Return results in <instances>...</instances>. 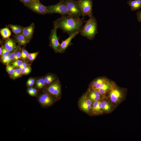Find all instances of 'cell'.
<instances>
[{
	"instance_id": "1",
	"label": "cell",
	"mask_w": 141,
	"mask_h": 141,
	"mask_svg": "<svg viewBox=\"0 0 141 141\" xmlns=\"http://www.w3.org/2000/svg\"><path fill=\"white\" fill-rule=\"evenodd\" d=\"M86 21L83 19L69 15L62 16L54 21V27L60 28L69 36L76 33H80L83 24Z\"/></svg>"
},
{
	"instance_id": "2",
	"label": "cell",
	"mask_w": 141,
	"mask_h": 141,
	"mask_svg": "<svg viewBox=\"0 0 141 141\" xmlns=\"http://www.w3.org/2000/svg\"><path fill=\"white\" fill-rule=\"evenodd\" d=\"M80 33L82 36L90 40L94 38L98 33V26L97 20L93 16L89 17Z\"/></svg>"
},
{
	"instance_id": "3",
	"label": "cell",
	"mask_w": 141,
	"mask_h": 141,
	"mask_svg": "<svg viewBox=\"0 0 141 141\" xmlns=\"http://www.w3.org/2000/svg\"><path fill=\"white\" fill-rule=\"evenodd\" d=\"M62 0L67 7L68 15L77 18H80L82 16L81 11L76 1Z\"/></svg>"
},
{
	"instance_id": "4",
	"label": "cell",
	"mask_w": 141,
	"mask_h": 141,
	"mask_svg": "<svg viewBox=\"0 0 141 141\" xmlns=\"http://www.w3.org/2000/svg\"><path fill=\"white\" fill-rule=\"evenodd\" d=\"M25 5L38 14L42 15L49 14L46 6L43 4L39 0H33Z\"/></svg>"
},
{
	"instance_id": "5",
	"label": "cell",
	"mask_w": 141,
	"mask_h": 141,
	"mask_svg": "<svg viewBox=\"0 0 141 141\" xmlns=\"http://www.w3.org/2000/svg\"><path fill=\"white\" fill-rule=\"evenodd\" d=\"M49 14H59L62 16L68 15L67 7L62 0L57 4L46 6Z\"/></svg>"
},
{
	"instance_id": "6",
	"label": "cell",
	"mask_w": 141,
	"mask_h": 141,
	"mask_svg": "<svg viewBox=\"0 0 141 141\" xmlns=\"http://www.w3.org/2000/svg\"><path fill=\"white\" fill-rule=\"evenodd\" d=\"M82 13V16H88L90 17L93 15V2L92 0L76 1Z\"/></svg>"
},
{
	"instance_id": "7",
	"label": "cell",
	"mask_w": 141,
	"mask_h": 141,
	"mask_svg": "<svg viewBox=\"0 0 141 141\" xmlns=\"http://www.w3.org/2000/svg\"><path fill=\"white\" fill-rule=\"evenodd\" d=\"M57 28L54 27L51 30L49 37L50 45L56 52H59L60 44L57 34Z\"/></svg>"
},
{
	"instance_id": "8",
	"label": "cell",
	"mask_w": 141,
	"mask_h": 141,
	"mask_svg": "<svg viewBox=\"0 0 141 141\" xmlns=\"http://www.w3.org/2000/svg\"><path fill=\"white\" fill-rule=\"evenodd\" d=\"M47 91L56 97H58L61 93V87L59 81L57 80L51 83L47 88Z\"/></svg>"
},
{
	"instance_id": "9",
	"label": "cell",
	"mask_w": 141,
	"mask_h": 141,
	"mask_svg": "<svg viewBox=\"0 0 141 141\" xmlns=\"http://www.w3.org/2000/svg\"><path fill=\"white\" fill-rule=\"evenodd\" d=\"M38 100L40 104L43 107L48 106L52 105L54 102L53 97L47 93H42L38 97Z\"/></svg>"
},
{
	"instance_id": "10",
	"label": "cell",
	"mask_w": 141,
	"mask_h": 141,
	"mask_svg": "<svg viewBox=\"0 0 141 141\" xmlns=\"http://www.w3.org/2000/svg\"><path fill=\"white\" fill-rule=\"evenodd\" d=\"M79 32H76L69 36V37L62 41L60 44L58 52L62 53L64 52L67 47L72 44L71 43L72 39Z\"/></svg>"
},
{
	"instance_id": "11",
	"label": "cell",
	"mask_w": 141,
	"mask_h": 141,
	"mask_svg": "<svg viewBox=\"0 0 141 141\" xmlns=\"http://www.w3.org/2000/svg\"><path fill=\"white\" fill-rule=\"evenodd\" d=\"M79 102L80 107L83 110L87 111L91 109L92 102L85 95L81 98Z\"/></svg>"
},
{
	"instance_id": "12",
	"label": "cell",
	"mask_w": 141,
	"mask_h": 141,
	"mask_svg": "<svg viewBox=\"0 0 141 141\" xmlns=\"http://www.w3.org/2000/svg\"><path fill=\"white\" fill-rule=\"evenodd\" d=\"M109 96L111 101L116 102L120 98L122 95V92L116 87H113L111 89Z\"/></svg>"
},
{
	"instance_id": "13",
	"label": "cell",
	"mask_w": 141,
	"mask_h": 141,
	"mask_svg": "<svg viewBox=\"0 0 141 141\" xmlns=\"http://www.w3.org/2000/svg\"><path fill=\"white\" fill-rule=\"evenodd\" d=\"M34 28V24L32 23L29 26L25 27L23 30L22 34L29 42L32 37Z\"/></svg>"
},
{
	"instance_id": "14",
	"label": "cell",
	"mask_w": 141,
	"mask_h": 141,
	"mask_svg": "<svg viewBox=\"0 0 141 141\" xmlns=\"http://www.w3.org/2000/svg\"><path fill=\"white\" fill-rule=\"evenodd\" d=\"M108 80V79L105 77L97 78L92 81L91 85V87L93 90H96L99 88L103 83Z\"/></svg>"
},
{
	"instance_id": "15",
	"label": "cell",
	"mask_w": 141,
	"mask_h": 141,
	"mask_svg": "<svg viewBox=\"0 0 141 141\" xmlns=\"http://www.w3.org/2000/svg\"><path fill=\"white\" fill-rule=\"evenodd\" d=\"M4 46L7 50L10 52L14 51L17 46L15 40L10 38H8L6 40Z\"/></svg>"
},
{
	"instance_id": "16",
	"label": "cell",
	"mask_w": 141,
	"mask_h": 141,
	"mask_svg": "<svg viewBox=\"0 0 141 141\" xmlns=\"http://www.w3.org/2000/svg\"><path fill=\"white\" fill-rule=\"evenodd\" d=\"M131 11H135L141 8V0H129L127 2Z\"/></svg>"
},
{
	"instance_id": "17",
	"label": "cell",
	"mask_w": 141,
	"mask_h": 141,
	"mask_svg": "<svg viewBox=\"0 0 141 141\" xmlns=\"http://www.w3.org/2000/svg\"><path fill=\"white\" fill-rule=\"evenodd\" d=\"M13 33L16 35H19L22 34L23 30L25 27L16 25L10 24L8 25Z\"/></svg>"
},
{
	"instance_id": "18",
	"label": "cell",
	"mask_w": 141,
	"mask_h": 141,
	"mask_svg": "<svg viewBox=\"0 0 141 141\" xmlns=\"http://www.w3.org/2000/svg\"><path fill=\"white\" fill-rule=\"evenodd\" d=\"M112 85L110 83L109 80L103 83L99 89L96 90L101 95L105 93L108 90L112 87Z\"/></svg>"
},
{
	"instance_id": "19",
	"label": "cell",
	"mask_w": 141,
	"mask_h": 141,
	"mask_svg": "<svg viewBox=\"0 0 141 141\" xmlns=\"http://www.w3.org/2000/svg\"><path fill=\"white\" fill-rule=\"evenodd\" d=\"M13 37L16 42L21 45H24L29 42L26 39L23 34L19 35H15Z\"/></svg>"
},
{
	"instance_id": "20",
	"label": "cell",
	"mask_w": 141,
	"mask_h": 141,
	"mask_svg": "<svg viewBox=\"0 0 141 141\" xmlns=\"http://www.w3.org/2000/svg\"><path fill=\"white\" fill-rule=\"evenodd\" d=\"M98 91L93 90L90 93L89 97L91 100L93 101H96L99 99L101 97Z\"/></svg>"
},
{
	"instance_id": "21",
	"label": "cell",
	"mask_w": 141,
	"mask_h": 141,
	"mask_svg": "<svg viewBox=\"0 0 141 141\" xmlns=\"http://www.w3.org/2000/svg\"><path fill=\"white\" fill-rule=\"evenodd\" d=\"M0 33L3 38L7 39L9 38L11 36V32L6 27L1 29Z\"/></svg>"
},
{
	"instance_id": "22",
	"label": "cell",
	"mask_w": 141,
	"mask_h": 141,
	"mask_svg": "<svg viewBox=\"0 0 141 141\" xmlns=\"http://www.w3.org/2000/svg\"><path fill=\"white\" fill-rule=\"evenodd\" d=\"M21 45L18 44L15 50L13 52H12L8 55V61L6 64L7 65H9L10 62L13 61L14 60L16 53L20 48Z\"/></svg>"
},
{
	"instance_id": "23",
	"label": "cell",
	"mask_w": 141,
	"mask_h": 141,
	"mask_svg": "<svg viewBox=\"0 0 141 141\" xmlns=\"http://www.w3.org/2000/svg\"><path fill=\"white\" fill-rule=\"evenodd\" d=\"M46 84H50L55 81V78L53 75L49 74L47 75L44 78Z\"/></svg>"
},
{
	"instance_id": "24",
	"label": "cell",
	"mask_w": 141,
	"mask_h": 141,
	"mask_svg": "<svg viewBox=\"0 0 141 141\" xmlns=\"http://www.w3.org/2000/svg\"><path fill=\"white\" fill-rule=\"evenodd\" d=\"M21 74V70L19 68H15L14 73L12 75L11 78L14 80L20 77Z\"/></svg>"
},
{
	"instance_id": "25",
	"label": "cell",
	"mask_w": 141,
	"mask_h": 141,
	"mask_svg": "<svg viewBox=\"0 0 141 141\" xmlns=\"http://www.w3.org/2000/svg\"><path fill=\"white\" fill-rule=\"evenodd\" d=\"M29 54L27 50L23 49L22 50L21 58L24 60H25L28 58Z\"/></svg>"
},
{
	"instance_id": "26",
	"label": "cell",
	"mask_w": 141,
	"mask_h": 141,
	"mask_svg": "<svg viewBox=\"0 0 141 141\" xmlns=\"http://www.w3.org/2000/svg\"><path fill=\"white\" fill-rule=\"evenodd\" d=\"M22 74L24 75H27L31 71V67L29 66H27L21 70Z\"/></svg>"
},
{
	"instance_id": "27",
	"label": "cell",
	"mask_w": 141,
	"mask_h": 141,
	"mask_svg": "<svg viewBox=\"0 0 141 141\" xmlns=\"http://www.w3.org/2000/svg\"><path fill=\"white\" fill-rule=\"evenodd\" d=\"M14 67L12 66L8 65L6 67V70L9 74L12 75L14 72Z\"/></svg>"
},
{
	"instance_id": "28",
	"label": "cell",
	"mask_w": 141,
	"mask_h": 141,
	"mask_svg": "<svg viewBox=\"0 0 141 141\" xmlns=\"http://www.w3.org/2000/svg\"><path fill=\"white\" fill-rule=\"evenodd\" d=\"M101 108L105 110H108L110 108V106L108 103L106 101H103L101 103Z\"/></svg>"
},
{
	"instance_id": "29",
	"label": "cell",
	"mask_w": 141,
	"mask_h": 141,
	"mask_svg": "<svg viewBox=\"0 0 141 141\" xmlns=\"http://www.w3.org/2000/svg\"><path fill=\"white\" fill-rule=\"evenodd\" d=\"M2 52L1 54V56L8 55L10 53V52L7 50L5 47L4 46H2Z\"/></svg>"
},
{
	"instance_id": "30",
	"label": "cell",
	"mask_w": 141,
	"mask_h": 141,
	"mask_svg": "<svg viewBox=\"0 0 141 141\" xmlns=\"http://www.w3.org/2000/svg\"><path fill=\"white\" fill-rule=\"evenodd\" d=\"M39 52H38L30 54L29 55L28 58L31 61L34 60L37 56Z\"/></svg>"
},
{
	"instance_id": "31",
	"label": "cell",
	"mask_w": 141,
	"mask_h": 141,
	"mask_svg": "<svg viewBox=\"0 0 141 141\" xmlns=\"http://www.w3.org/2000/svg\"><path fill=\"white\" fill-rule=\"evenodd\" d=\"M23 62L22 61L19 60L13 62L12 63V66L14 67H19Z\"/></svg>"
},
{
	"instance_id": "32",
	"label": "cell",
	"mask_w": 141,
	"mask_h": 141,
	"mask_svg": "<svg viewBox=\"0 0 141 141\" xmlns=\"http://www.w3.org/2000/svg\"><path fill=\"white\" fill-rule=\"evenodd\" d=\"M40 83L38 87L39 89H41L43 88L45 85L46 83L44 80V78H41L39 79Z\"/></svg>"
},
{
	"instance_id": "33",
	"label": "cell",
	"mask_w": 141,
	"mask_h": 141,
	"mask_svg": "<svg viewBox=\"0 0 141 141\" xmlns=\"http://www.w3.org/2000/svg\"><path fill=\"white\" fill-rule=\"evenodd\" d=\"M21 52L19 51L17 52L13 60V61L19 60V59L21 58Z\"/></svg>"
},
{
	"instance_id": "34",
	"label": "cell",
	"mask_w": 141,
	"mask_h": 141,
	"mask_svg": "<svg viewBox=\"0 0 141 141\" xmlns=\"http://www.w3.org/2000/svg\"><path fill=\"white\" fill-rule=\"evenodd\" d=\"M136 15L138 20L141 23V10H139L136 12Z\"/></svg>"
},
{
	"instance_id": "35",
	"label": "cell",
	"mask_w": 141,
	"mask_h": 141,
	"mask_svg": "<svg viewBox=\"0 0 141 141\" xmlns=\"http://www.w3.org/2000/svg\"><path fill=\"white\" fill-rule=\"evenodd\" d=\"M8 55L1 56V58L2 62L4 63H7L8 61Z\"/></svg>"
},
{
	"instance_id": "36",
	"label": "cell",
	"mask_w": 141,
	"mask_h": 141,
	"mask_svg": "<svg viewBox=\"0 0 141 141\" xmlns=\"http://www.w3.org/2000/svg\"><path fill=\"white\" fill-rule=\"evenodd\" d=\"M33 87H30L27 90V92L28 94L30 96H34L32 92V89Z\"/></svg>"
},
{
	"instance_id": "37",
	"label": "cell",
	"mask_w": 141,
	"mask_h": 141,
	"mask_svg": "<svg viewBox=\"0 0 141 141\" xmlns=\"http://www.w3.org/2000/svg\"><path fill=\"white\" fill-rule=\"evenodd\" d=\"M27 66V64L25 62H23L22 63L19 67V68L20 70H21Z\"/></svg>"
},
{
	"instance_id": "38",
	"label": "cell",
	"mask_w": 141,
	"mask_h": 141,
	"mask_svg": "<svg viewBox=\"0 0 141 141\" xmlns=\"http://www.w3.org/2000/svg\"><path fill=\"white\" fill-rule=\"evenodd\" d=\"M99 102V101H95V102L94 103L92 108V109L93 111L95 110L98 105Z\"/></svg>"
},
{
	"instance_id": "39",
	"label": "cell",
	"mask_w": 141,
	"mask_h": 141,
	"mask_svg": "<svg viewBox=\"0 0 141 141\" xmlns=\"http://www.w3.org/2000/svg\"><path fill=\"white\" fill-rule=\"evenodd\" d=\"M101 102H100L99 101L98 105L95 111H99L101 109Z\"/></svg>"
},
{
	"instance_id": "40",
	"label": "cell",
	"mask_w": 141,
	"mask_h": 141,
	"mask_svg": "<svg viewBox=\"0 0 141 141\" xmlns=\"http://www.w3.org/2000/svg\"><path fill=\"white\" fill-rule=\"evenodd\" d=\"M32 0H21V2L25 5Z\"/></svg>"
},
{
	"instance_id": "41",
	"label": "cell",
	"mask_w": 141,
	"mask_h": 141,
	"mask_svg": "<svg viewBox=\"0 0 141 141\" xmlns=\"http://www.w3.org/2000/svg\"><path fill=\"white\" fill-rule=\"evenodd\" d=\"M31 82L34 84L35 82L34 79L33 78H30L28 79L27 81V83Z\"/></svg>"
},
{
	"instance_id": "42",
	"label": "cell",
	"mask_w": 141,
	"mask_h": 141,
	"mask_svg": "<svg viewBox=\"0 0 141 141\" xmlns=\"http://www.w3.org/2000/svg\"><path fill=\"white\" fill-rule=\"evenodd\" d=\"M32 92L34 96H36L37 94V90L35 88H33L32 89Z\"/></svg>"
},
{
	"instance_id": "43",
	"label": "cell",
	"mask_w": 141,
	"mask_h": 141,
	"mask_svg": "<svg viewBox=\"0 0 141 141\" xmlns=\"http://www.w3.org/2000/svg\"><path fill=\"white\" fill-rule=\"evenodd\" d=\"M40 83V81L39 79L37 80L36 81V86L37 88L38 87Z\"/></svg>"
},
{
	"instance_id": "44",
	"label": "cell",
	"mask_w": 141,
	"mask_h": 141,
	"mask_svg": "<svg viewBox=\"0 0 141 141\" xmlns=\"http://www.w3.org/2000/svg\"><path fill=\"white\" fill-rule=\"evenodd\" d=\"M27 84L28 86L31 87L33 86V85L34 84L31 82H30L28 83L27 82Z\"/></svg>"
},
{
	"instance_id": "45",
	"label": "cell",
	"mask_w": 141,
	"mask_h": 141,
	"mask_svg": "<svg viewBox=\"0 0 141 141\" xmlns=\"http://www.w3.org/2000/svg\"><path fill=\"white\" fill-rule=\"evenodd\" d=\"M2 47H0V56L2 54Z\"/></svg>"
},
{
	"instance_id": "46",
	"label": "cell",
	"mask_w": 141,
	"mask_h": 141,
	"mask_svg": "<svg viewBox=\"0 0 141 141\" xmlns=\"http://www.w3.org/2000/svg\"><path fill=\"white\" fill-rule=\"evenodd\" d=\"M139 56H141V51L140 52V53Z\"/></svg>"
},
{
	"instance_id": "47",
	"label": "cell",
	"mask_w": 141,
	"mask_h": 141,
	"mask_svg": "<svg viewBox=\"0 0 141 141\" xmlns=\"http://www.w3.org/2000/svg\"><path fill=\"white\" fill-rule=\"evenodd\" d=\"M140 34H141L140 38H141V29H140Z\"/></svg>"
},
{
	"instance_id": "48",
	"label": "cell",
	"mask_w": 141,
	"mask_h": 141,
	"mask_svg": "<svg viewBox=\"0 0 141 141\" xmlns=\"http://www.w3.org/2000/svg\"><path fill=\"white\" fill-rule=\"evenodd\" d=\"M21 2V0H19Z\"/></svg>"
},
{
	"instance_id": "49",
	"label": "cell",
	"mask_w": 141,
	"mask_h": 141,
	"mask_svg": "<svg viewBox=\"0 0 141 141\" xmlns=\"http://www.w3.org/2000/svg\"><path fill=\"white\" fill-rule=\"evenodd\" d=\"M72 0V1H74V0Z\"/></svg>"
}]
</instances>
